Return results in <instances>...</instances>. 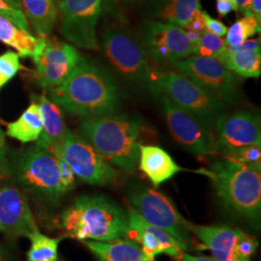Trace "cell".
Returning a JSON list of instances; mask_svg holds the SVG:
<instances>
[{
  "label": "cell",
  "mask_w": 261,
  "mask_h": 261,
  "mask_svg": "<svg viewBox=\"0 0 261 261\" xmlns=\"http://www.w3.org/2000/svg\"><path fill=\"white\" fill-rule=\"evenodd\" d=\"M250 12L261 22V0H252L250 5Z\"/></svg>",
  "instance_id": "cell-39"
},
{
  "label": "cell",
  "mask_w": 261,
  "mask_h": 261,
  "mask_svg": "<svg viewBox=\"0 0 261 261\" xmlns=\"http://www.w3.org/2000/svg\"><path fill=\"white\" fill-rule=\"evenodd\" d=\"M0 231L11 236L28 238L39 231L28 197L16 187L4 186L0 189Z\"/></svg>",
  "instance_id": "cell-16"
},
{
  "label": "cell",
  "mask_w": 261,
  "mask_h": 261,
  "mask_svg": "<svg viewBox=\"0 0 261 261\" xmlns=\"http://www.w3.org/2000/svg\"><path fill=\"white\" fill-rule=\"evenodd\" d=\"M243 18L235 21L227 28L225 43L229 47H234L242 44L244 41L250 39L256 33L260 32V22L249 11L243 13Z\"/></svg>",
  "instance_id": "cell-27"
},
{
  "label": "cell",
  "mask_w": 261,
  "mask_h": 261,
  "mask_svg": "<svg viewBox=\"0 0 261 261\" xmlns=\"http://www.w3.org/2000/svg\"><path fill=\"white\" fill-rule=\"evenodd\" d=\"M218 59L233 74L244 77L260 76V49H240L227 46Z\"/></svg>",
  "instance_id": "cell-23"
},
{
  "label": "cell",
  "mask_w": 261,
  "mask_h": 261,
  "mask_svg": "<svg viewBox=\"0 0 261 261\" xmlns=\"http://www.w3.org/2000/svg\"><path fill=\"white\" fill-rule=\"evenodd\" d=\"M185 29L199 32V33L203 32L205 30V24H204V19H203V11L199 10L194 16L192 20L189 22V24L187 25Z\"/></svg>",
  "instance_id": "cell-38"
},
{
  "label": "cell",
  "mask_w": 261,
  "mask_h": 261,
  "mask_svg": "<svg viewBox=\"0 0 261 261\" xmlns=\"http://www.w3.org/2000/svg\"><path fill=\"white\" fill-rule=\"evenodd\" d=\"M149 4L153 18L184 29L200 10V0H149Z\"/></svg>",
  "instance_id": "cell-21"
},
{
  "label": "cell",
  "mask_w": 261,
  "mask_h": 261,
  "mask_svg": "<svg viewBox=\"0 0 261 261\" xmlns=\"http://www.w3.org/2000/svg\"><path fill=\"white\" fill-rule=\"evenodd\" d=\"M175 68L223 103L239 98V80L218 58L190 56L177 61Z\"/></svg>",
  "instance_id": "cell-9"
},
{
  "label": "cell",
  "mask_w": 261,
  "mask_h": 261,
  "mask_svg": "<svg viewBox=\"0 0 261 261\" xmlns=\"http://www.w3.org/2000/svg\"><path fill=\"white\" fill-rule=\"evenodd\" d=\"M36 100L43 122V130L36 140V145L53 153L64 139L68 129L60 108L56 103L44 95L39 96Z\"/></svg>",
  "instance_id": "cell-20"
},
{
  "label": "cell",
  "mask_w": 261,
  "mask_h": 261,
  "mask_svg": "<svg viewBox=\"0 0 261 261\" xmlns=\"http://www.w3.org/2000/svg\"><path fill=\"white\" fill-rule=\"evenodd\" d=\"M216 8L221 18L226 17L233 11H238L234 0H216Z\"/></svg>",
  "instance_id": "cell-37"
},
{
  "label": "cell",
  "mask_w": 261,
  "mask_h": 261,
  "mask_svg": "<svg viewBox=\"0 0 261 261\" xmlns=\"http://www.w3.org/2000/svg\"><path fill=\"white\" fill-rule=\"evenodd\" d=\"M122 2H132V1H135V0H120Z\"/></svg>",
  "instance_id": "cell-44"
},
{
  "label": "cell",
  "mask_w": 261,
  "mask_h": 261,
  "mask_svg": "<svg viewBox=\"0 0 261 261\" xmlns=\"http://www.w3.org/2000/svg\"><path fill=\"white\" fill-rule=\"evenodd\" d=\"M0 15L10 19L21 29L30 32L29 23L24 13L21 10L12 6L7 0H0Z\"/></svg>",
  "instance_id": "cell-31"
},
{
  "label": "cell",
  "mask_w": 261,
  "mask_h": 261,
  "mask_svg": "<svg viewBox=\"0 0 261 261\" xmlns=\"http://www.w3.org/2000/svg\"><path fill=\"white\" fill-rule=\"evenodd\" d=\"M149 89L153 94L165 95L171 103L210 129L228 114L226 103L214 98L181 73L154 72Z\"/></svg>",
  "instance_id": "cell-5"
},
{
  "label": "cell",
  "mask_w": 261,
  "mask_h": 261,
  "mask_svg": "<svg viewBox=\"0 0 261 261\" xmlns=\"http://www.w3.org/2000/svg\"><path fill=\"white\" fill-rule=\"evenodd\" d=\"M32 59L38 84L48 89L63 84L84 60L73 46L47 37H39Z\"/></svg>",
  "instance_id": "cell-13"
},
{
  "label": "cell",
  "mask_w": 261,
  "mask_h": 261,
  "mask_svg": "<svg viewBox=\"0 0 261 261\" xmlns=\"http://www.w3.org/2000/svg\"><path fill=\"white\" fill-rule=\"evenodd\" d=\"M186 226L211 251L215 259L229 261L236 257L235 246L242 230L226 225H196L188 221Z\"/></svg>",
  "instance_id": "cell-18"
},
{
  "label": "cell",
  "mask_w": 261,
  "mask_h": 261,
  "mask_svg": "<svg viewBox=\"0 0 261 261\" xmlns=\"http://www.w3.org/2000/svg\"><path fill=\"white\" fill-rule=\"evenodd\" d=\"M143 41L150 56L159 64L176 63L195 54L184 28L158 20L145 22Z\"/></svg>",
  "instance_id": "cell-14"
},
{
  "label": "cell",
  "mask_w": 261,
  "mask_h": 261,
  "mask_svg": "<svg viewBox=\"0 0 261 261\" xmlns=\"http://www.w3.org/2000/svg\"><path fill=\"white\" fill-rule=\"evenodd\" d=\"M229 261H250V259H246V258H241V257H235Z\"/></svg>",
  "instance_id": "cell-43"
},
{
  "label": "cell",
  "mask_w": 261,
  "mask_h": 261,
  "mask_svg": "<svg viewBox=\"0 0 261 261\" xmlns=\"http://www.w3.org/2000/svg\"><path fill=\"white\" fill-rule=\"evenodd\" d=\"M139 149L138 167L155 188H158L162 183L184 170V168L178 166L167 151L161 147L140 144Z\"/></svg>",
  "instance_id": "cell-19"
},
{
  "label": "cell",
  "mask_w": 261,
  "mask_h": 261,
  "mask_svg": "<svg viewBox=\"0 0 261 261\" xmlns=\"http://www.w3.org/2000/svg\"><path fill=\"white\" fill-rule=\"evenodd\" d=\"M66 234L77 240L109 242L129 235V217L103 196H81L61 215Z\"/></svg>",
  "instance_id": "cell-4"
},
{
  "label": "cell",
  "mask_w": 261,
  "mask_h": 261,
  "mask_svg": "<svg viewBox=\"0 0 261 261\" xmlns=\"http://www.w3.org/2000/svg\"><path fill=\"white\" fill-rule=\"evenodd\" d=\"M105 0H58L60 32L70 43L82 48L98 49L97 25Z\"/></svg>",
  "instance_id": "cell-10"
},
{
  "label": "cell",
  "mask_w": 261,
  "mask_h": 261,
  "mask_svg": "<svg viewBox=\"0 0 261 261\" xmlns=\"http://www.w3.org/2000/svg\"><path fill=\"white\" fill-rule=\"evenodd\" d=\"M231 158L252 167L261 168V144H254L235 153Z\"/></svg>",
  "instance_id": "cell-32"
},
{
  "label": "cell",
  "mask_w": 261,
  "mask_h": 261,
  "mask_svg": "<svg viewBox=\"0 0 261 261\" xmlns=\"http://www.w3.org/2000/svg\"><path fill=\"white\" fill-rule=\"evenodd\" d=\"M49 99L84 118L114 114L121 106L119 88L112 75L84 59L63 84L50 88Z\"/></svg>",
  "instance_id": "cell-1"
},
{
  "label": "cell",
  "mask_w": 261,
  "mask_h": 261,
  "mask_svg": "<svg viewBox=\"0 0 261 261\" xmlns=\"http://www.w3.org/2000/svg\"><path fill=\"white\" fill-rule=\"evenodd\" d=\"M203 19H204V24H205V31L219 37L225 36L227 32V28L222 21L212 18L204 11H203Z\"/></svg>",
  "instance_id": "cell-36"
},
{
  "label": "cell",
  "mask_w": 261,
  "mask_h": 261,
  "mask_svg": "<svg viewBox=\"0 0 261 261\" xmlns=\"http://www.w3.org/2000/svg\"><path fill=\"white\" fill-rule=\"evenodd\" d=\"M215 129L220 153L224 156L231 157L245 147L261 144L260 118L255 112L228 113Z\"/></svg>",
  "instance_id": "cell-15"
},
{
  "label": "cell",
  "mask_w": 261,
  "mask_h": 261,
  "mask_svg": "<svg viewBox=\"0 0 261 261\" xmlns=\"http://www.w3.org/2000/svg\"><path fill=\"white\" fill-rule=\"evenodd\" d=\"M9 2L10 4L18 9L21 10L22 11V6H21V0H7ZM23 12V11H22Z\"/></svg>",
  "instance_id": "cell-42"
},
{
  "label": "cell",
  "mask_w": 261,
  "mask_h": 261,
  "mask_svg": "<svg viewBox=\"0 0 261 261\" xmlns=\"http://www.w3.org/2000/svg\"><path fill=\"white\" fill-rule=\"evenodd\" d=\"M84 245L99 261H154L145 256L140 245L133 239L118 238L109 242L85 240Z\"/></svg>",
  "instance_id": "cell-22"
},
{
  "label": "cell",
  "mask_w": 261,
  "mask_h": 261,
  "mask_svg": "<svg viewBox=\"0 0 261 261\" xmlns=\"http://www.w3.org/2000/svg\"><path fill=\"white\" fill-rule=\"evenodd\" d=\"M56 0H21L28 23L40 37H47L55 28L58 9Z\"/></svg>",
  "instance_id": "cell-24"
},
{
  "label": "cell",
  "mask_w": 261,
  "mask_h": 261,
  "mask_svg": "<svg viewBox=\"0 0 261 261\" xmlns=\"http://www.w3.org/2000/svg\"><path fill=\"white\" fill-rule=\"evenodd\" d=\"M43 130V122L39 106L33 102L18 120L7 126V134L11 138L23 143L37 140Z\"/></svg>",
  "instance_id": "cell-26"
},
{
  "label": "cell",
  "mask_w": 261,
  "mask_h": 261,
  "mask_svg": "<svg viewBox=\"0 0 261 261\" xmlns=\"http://www.w3.org/2000/svg\"><path fill=\"white\" fill-rule=\"evenodd\" d=\"M226 47L227 45L223 37L216 36L204 30L200 34L196 47V56L218 58L224 53Z\"/></svg>",
  "instance_id": "cell-29"
},
{
  "label": "cell",
  "mask_w": 261,
  "mask_h": 261,
  "mask_svg": "<svg viewBox=\"0 0 261 261\" xmlns=\"http://www.w3.org/2000/svg\"><path fill=\"white\" fill-rule=\"evenodd\" d=\"M56 1H57V2H58V0H56Z\"/></svg>",
  "instance_id": "cell-46"
},
{
  "label": "cell",
  "mask_w": 261,
  "mask_h": 261,
  "mask_svg": "<svg viewBox=\"0 0 261 261\" xmlns=\"http://www.w3.org/2000/svg\"><path fill=\"white\" fill-rule=\"evenodd\" d=\"M142 127L140 118L114 113L85 118L80 132L107 162L134 172L139 163Z\"/></svg>",
  "instance_id": "cell-3"
},
{
  "label": "cell",
  "mask_w": 261,
  "mask_h": 261,
  "mask_svg": "<svg viewBox=\"0 0 261 261\" xmlns=\"http://www.w3.org/2000/svg\"><path fill=\"white\" fill-rule=\"evenodd\" d=\"M161 99L168 128L178 143L197 157L220 153L211 129L190 113L181 110L161 93H154Z\"/></svg>",
  "instance_id": "cell-12"
},
{
  "label": "cell",
  "mask_w": 261,
  "mask_h": 261,
  "mask_svg": "<svg viewBox=\"0 0 261 261\" xmlns=\"http://www.w3.org/2000/svg\"><path fill=\"white\" fill-rule=\"evenodd\" d=\"M12 174V168L10 167L7 158V148L5 142V135L0 128V179L8 177Z\"/></svg>",
  "instance_id": "cell-35"
},
{
  "label": "cell",
  "mask_w": 261,
  "mask_h": 261,
  "mask_svg": "<svg viewBox=\"0 0 261 261\" xmlns=\"http://www.w3.org/2000/svg\"><path fill=\"white\" fill-rule=\"evenodd\" d=\"M53 154L63 159L75 176L84 183L106 186L115 181L117 171L84 138L67 130Z\"/></svg>",
  "instance_id": "cell-8"
},
{
  "label": "cell",
  "mask_w": 261,
  "mask_h": 261,
  "mask_svg": "<svg viewBox=\"0 0 261 261\" xmlns=\"http://www.w3.org/2000/svg\"><path fill=\"white\" fill-rule=\"evenodd\" d=\"M102 39L105 55L112 67L127 81L149 88L154 72L146 51L134 36L123 28L113 27L103 32Z\"/></svg>",
  "instance_id": "cell-7"
},
{
  "label": "cell",
  "mask_w": 261,
  "mask_h": 261,
  "mask_svg": "<svg viewBox=\"0 0 261 261\" xmlns=\"http://www.w3.org/2000/svg\"><path fill=\"white\" fill-rule=\"evenodd\" d=\"M237 7H238V11L241 12H246L250 10V5H251V1L252 0H234Z\"/></svg>",
  "instance_id": "cell-41"
},
{
  "label": "cell",
  "mask_w": 261,
  "mask_h": 261,
  "mask_svg": "<svg viewBox=\"0 0 261 261\" xmlns=\"http://www.w3.org/2000/svg\"><path fill=\"white\" fill-rule=\"evenodd\" d=\"M0 261H4L3 260V258H2V255H1V253H0Z\"/></svg>",
  "instance_id": "cell-45"
},
{
  "label": "cell",
  "mask_w": 261,
  "mask_h": 261,
  "mask_svg": "<svg viewBox=\"0 0 261 261\" xmlns=\"http://www.w3.org/2000/svg\"><path fill=\"white\" fill-rule=\"evenodd\" d=\"M0 41L16 49L19 56L32 57L36 51L39 38L0 15Z\"/></svg>",
  "instance_id": "cell-25"
},
{
  "label": "cell",
  "mask_w": 261,
  "mask_h": 261,
  "mask_svg": "<svg viewBox=\"0 0 261 261\" xmlns=\"http://www.w3.org/2000/svg\"><path fill=\"white\" fill-rule=\"evenodd\" d=\"M16 175L22 187L39 199L56 202L66 194L56 156L37 145L19 156Z\"/></svg>",
  "instance_id": "cell-6"
},
{
  "label": "cell",
  "mask_w": 261,
  "mask_h": 261,
  "mask_svg": "<svg viewBox=\"0 0 261 261\" xmlns=\"http://www.w3.org/2000/svg\"><path fill=\"white\" fill-rule=\"evenodd\" d=\"M59 166V171H60V180L62 187L64 188L66 193L72 190L75 186V174L72 170V168L68 166L65 161L58 156H56Z\"/></svg>",
  "instance_id": "cell-34"
},
{
  "label": "cell",
  "mask_w": 261,
  "mask_h": 261,
  "mask_svg": "<svg viewBox=\"0 0 261 261\" xmlns=\"http://www.w3.org/2000/svg\"><path fill=\"white\" fill-rule=\"evenodd\" d=\"M257 245L258 243L254 237L243 232L235 246L236 257L250 259V257L255 252Z\"/></svg>",
  "instance_id": "cell-33"
},
{
  "label": "cell",
  "mask_w": 261,
  "mask_h": 261,
  "mask_svg": "<svg viewBox=\"0 0 261 261\" xmlns=\"http://www.w3.org/2000/svg\"><path fill=\"white\" fill-rule=\"evenodd\" d=\"M19 56L14 51H7L0 56V90L19 72Z\"/></svg>",
  "instance_id": "cell-30"
},
{
  "label": "cell",
  "mask_w": 261,
  "mask_h": 261,
  "mask_svg": "<svg viewBox=\"0 0 261 261\" xmlns=\"http://www.w3.org/2000/svg\"><path fill=\"white\" fill-rule=\"evenodd\" d=\"M128 217L129 236L141 246L140 248L147 258L154 260L157 255L165 253L176 260H181L184 250L171 235L147 223L134 209L129 211Z\"/></svg>",
  "instance_id": "cell-17"
},
{
  "label": "cell",
  "mask_w": 261,
  "mask_h": 261,
  "mask_svg": "<svg viewBox=\"0 0 261 261\" xmlns=\"http://www.w3.org/2000/svg\"><path fill=\"white\" fill-rule=\"evenodd\" d=\"M130 203L149 224L167 231L177 241L184 251L191 248V238L186 220L179 214L170 199L156 190L145 188L134 191Z\"/></svg>",
  "instance_id": "cell-11"
},
{
  "label": "cell",
  "mask_w": 261,
  "mask_h": 261,
  "mask_svg": "<svg viewBox=\"0 0 261 261\" xmlns=\"http://www.w3.org/2000/svg\"><path fill=\"white\" fill-rule=\"evenodd\" d=\"M260 168L224 156L200 172L211 178L224 207L249 224H260Z\"/></svg>",
  "instance_id": "cell-2"
},
{
  "label": "cell",
  "mask_w": 261,
  "mask_h": 261,
  "mask_svg": "<svg viewBox=\"0 0 261 261\" xmlns=\"http://www.w3.org/2000/svg\"><path fill=\"white\" fill-rule=\"evenodd\" d=\"M180 261H218L214 257L209 256H194L188 253H184Z\"/></svg>",
  "instance_id": "cell-40"
},
{
  "label": "cell",
  "mask_w": 261,
  "mask_h": 261,
  "mask_svg": "<svg viewBox=\"0 0 261 261\" xmlns=\"http://www.w3.org/2000/svg\"><path fill=\"white\" fill-rule=\"evenodd\" d=\"M31 248L28 252V261H57L58 244L61 238H49L37 231L30 237Z\"/></svg>",
  "instance_id": "cell-28"
}]
</instances>
